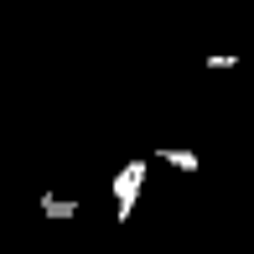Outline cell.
I'll return each mask as SVG.
<instances>
[{"label": "cell", "instance_id": "6da1fadb", "mask_svg": "<svg viewBox=\"0 0 254 254\" xmlns=\"http://www.w3.org/2000/svg\"><path fill=\"white\" fill-rule=\"evenodd\" d=\"M140 187H145V161H130L125 171H114V223H130Z\"/></svg>", "mask_w": 254, "mask_h": 254}, {"label": "cell", "instance_id": "7a4b0ae2", "mask_svg": "<svg viewBox=\"0 0 254 254\" xmlns=\"http://www.w3.org/2000/svg\"><path fill=\"white\" fill-rule=\"evenodd\" d=\"M156 161H171L177 171H202V161L192 156V151H156Z\"/></svg>", "mask_w": 254, "mask_h": 254}, {"label": "cell", "instance_id": "3957f363", "mask_svg": "<svg viewBox=\"0 0 254 254\" xmlns=\"http://www.w3.org/2000/svg\"><path fill=\"white\" fill-rule=\"evenodd\" d=\"M37 207H42L47 218H78V202H63V197H42Z\"/></svg>", "mask_w": 254, "mask_h": 254}]
</instances>
